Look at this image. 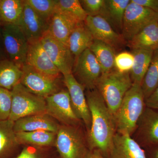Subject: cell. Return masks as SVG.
I'll list each match as a JSON object with an SVG mask.
<instances>
[{
    "instance_id": "31",
    "label": "cell",
    "mask_w": 158,
    "mask_h": 158,
    "mask_svg": "<svg viewBox=\"0 0 158 158\" xmlns=\"http://www.w3.org/2000/svg\"><path fill=\"white\" fill-rule=\"evenodd\" d=\"M58 0H25L36 13L48 22L56 10Z\"/></svg>"
},
{
    "instance_id": "15",
    "label": "cell",
    "mask_w": 158,
    "mask_h": 158,
    "mask_svg": "<svg viewBox=\"0 0 158 158\" xmlns=\"http://www.w3.org/2000/svg\"><path fill=\"white\" fill-rule=\"evenodd\" d=\"M108 158H147L145 151L129 135L116 133Z\"/></svg>"
},
{
    "instance_id": "27",
    "label": "cell",
    "mask_w": 158,
    "mask_h": 158,
    "mask_svg": "<svg viewBox=\"0 0 158 158\" xmlns=\"http://www.w3.org/2000/svg\"><path fill=\"white\" fill-rule=\"evenodd\" d=\"M89 49L100 65L102 74L113 70L116 56L113 47L102 41L94 40Z\"/></svg>"
},
{
    "instance_id": "17",
    "label": "cell",
    "mask_w": 158,
    "mask_h": 158,
    "mask_svg": "<svg viewBox=\"0 0 158 158\" xmlns=\"http://www.w3.org/2000/svg\"><path fill=\"white\" fill-rule=\"evenodd\" d=\"M26 64L51 76L60 77V73L40 44V41L29 44Z\"/></svg>"
},
{
    "instance_id": "34",
    "label": "cell",
    "mask_w": 158,
    "mask_h": 158,
    "mask_svg": "<svg viewBox=\"0 0 158 158\" xmlns=\"http://www.w3.org/2000/svg\"><path fill=\"white\" fill-rule=\"evenodd\" d=\"M80 2L88 16H96L100 15L105 0H82Z\"/></svg>"
},
{
    "instance_id": "22",
    "label": "cell",
    "mask_w": 158,
    "mask_h": 158,
    "mask_svg": "<svg viewBox=\"0 0 158 158\" xmlns=\"http://www.w3.org/2000/svg\"><path fill=\"white\" fill-rule=\"evenodd\" d=\"M131 0H105L104 5L99 15L115 27L122 28L126 9Z\"/></svg>"
},
{
    "instance_id": "36",
    "label": "cell",
    "mask_w": 158,
    "mask_h": 158,
    "mask_svg": "<svg viewBox=\"0 0 158 158\" xmlns=\"http://www.w3.org/2000/svg\"><path fill=\"white\" fill-rule=\"evenodd\" d=\"M145 105L147 107L158 111V86L152 94L145 99Z\"/></svg>"
},
{
    "instance_id": "26",
    "label": "cell",
    "mask_w": 158,
    "mask_h": 158,
    "mask_svg": "<svg viewBox=\"0 0 158 158\" xmlns=\"http://www.w3.org/2000/svg\"><path fill=\"white\" fill-rule=\"evenodd\" d=\"M22 75V69L9 59L0 60V88L11 90L19 84Z\"/></svg>"
},
{
    "instance_id": "37",
    "label": "cell",
    "mask_w": 158,
    "mask_h": 158,
    "mask_svg": "<svg viewBox=\"0 0 158 158\" xmlns=\"http://www.w3.org/2000/svg\"><path fill=\"white\" fill-rule=\"evenodd\" d=\"M140 6L158 12V0H132Z\"/></svg>"
},
{
    "instance_id": "4",
    "label": "cell",
    "mask_w": 158,
    "mask_h": 158,
    "mask_svg": "<svg viewBox=\"0 0 158 158\" xmlns=\"http://www.w3.org/2000/svg\"><path fill=\"white\" fill-rule=\"evenodd\" d=\"M12 102L9 119L19 118L36 114L46 113L45 98L31 93L20 83L11 90Z\"/></svg>"
},
{
    "instance_id": "38",
    "label": "cell",
    "mask_w": 158,
    "mask_h": 158,
    "mask_svg": "<svg viewBox=\"0 0 158 158\" xmlns=\"http://www.w3.org/2000/svg\"><path fill=\"white\" fill-rule=\"evenodd\" d=\"M144 150L147 158H158V144Z\"/></svg>"
},
{
    "instance_id": "24",
    "label": "cell",
    "mask_w": 158,
    "mask_h": 158,
    "mask_svg": "<svg viewBox=\"0 0 158 158\" xmlns=\"http://www.w3.org/2000/svg\"><path fill=\"white\" fill-rule=\"evenodd\" d=\"M134 62L130 72L133 84L141 85L153 54L154 51L143 49H133Z\"/></svg>"
},
{
    "instance_id": "29",
    "label": "cell",
    "mask_w": 158,
    "mask_h": 158,
    "mask_svg": "<svg viewBox=\"0 0 158 158\" xmlns=\"http://www.w3.org/2000/svg\"><path fill=\"white\" fill-rule=\"evenodd\" d=\"M145 99L158 86V49L153 54L146 73L141 85Z\"/></svg>"
},
{
    "instance_id": "30",
    "label": "cell",
    "mask_w": 158,
    "mask_h": 158,
    "mask_svg": "<svg viewBox=\"0 0 158 158\" xmlns=\"http://www.w3.org/2000/svg\"><path fill=\"white\" fill-rule=\"evenodd\" d=\"M56 10L65 12L80 23H83L88 16L79 0H58Z\"/></svg>"
},
{
    "instance_id": "35",
    "label": "cell",
    "mask_w": 158,
    "mask_h": 158,
    "mask_svg": "<svg viewBox=\"0 0 158 158\" xmlns=\"http://www.w3.org/2000/svg\"><path fill=\"white\" fill-rule=\"evenodd\" d=\"M15 158H46L43 154L33 149L25 148Z\"/></svg>"
},
{
    "instance_id": "33",
    "label": "cell",
    "mask_w": 158,
    "mask_h": 158,
    "mask_svg": "<svg viewBox=\"0 0 158 158\" xmlns=\"http://www.w3.org/2000/svg\"><path fill=\"white\" fill-rule=\"evenodd\" d=\"M11 90L0 88V120L9 119L11 113Z\"/></svg>"
},
{
    "instance_id": "19",
    "label": "cell",
    "mask_w": 158,
    "mask_h": 158,
    "mask_svg": "<svg viewBox=\"0 0 158 158\" xmlns=\"http://www.w3.org/2000/svg\"><path fill=\"white\" fill-rule=\"evenodd\" d=\"M60 126L47 113L36 114L23 117L14 122L15 133L45 131L56 133Z\"/></svg>"
},
{
    "instance_id": "1",
    "label": "cell",
    "mask_w": 158,
    "mask_h": 158,
    "mask_svg": "<svg viewBox=\"0 0 158 158\" xmlns=\"http://www.w3.org/2000/svg\"><path fill=\"white\" fill-rule=\"evenodd\" d=\"M85 95L91 118V127L87 138L89 149L98 151L108 158L116 133L114 116L96 88L87 90Z\"/></svg>"
},
{
    "instance_id": "42",
    "label": "cell",
    "mask_w": 158,
    "mask_h": 158,
    "mask_svg": "<svg viewBox=\"0 0 158 158\" xmlns=\"http://www.w3.org/2000/svg\"></svg>"
},
{
    "instance_id": "16",
    "label": "cell",
    "mask_w": 158,
    "mask_h": 158,
    "mask_svg": "<svg viewBox=\"0 0 158 158\" xmlns=\"http://www.w3.org/2000/svg\"><path fill=\"white\" fill-rule=\"evenodd\" d=\"M84 23L94 40L106 43L113 47L121 42L123 37L117 34L110 23L100 15L88 16Z\"/></svg>"
},
{
    "instance_id": "14",
    "label": "cell",
    "mask_w": 158,
    "mask_h": 158,
    "mask_svg": "<svg viewBox=\"0 0 158 158\" xmlns=\"http://www.w3.org/2000/svg\"><path fill=\"white\" fill-rule=\"evenodd\" d=\"M19 26L29 44L39 41L48 29L49 23L43 19L26 2Z\"/></svg>"
},
{
    "instance_id": "6",
    "label": "cell",
    "mask_w": 158,
    "mask_h": 158,
    "mask_svg": "<svg viewBox=\"0 0 158 158\" xmlns=\"http://www.w3.org/2000/svg\"><path fill=\"white\" fill-rule=\"evenodd\" d=\"M3 44L7 58L22 69L26 64L29 43L17 25H1Z\"/></svg>"
},
{
    "instance_id": "23",
    "label": "cell",
    "mask_w": 158,
    "mask_h": 158,
    "mask_svg": "<svg viewBox=\"0 0 158 158\" xmlns=\"http://www.w3.org/2000/svg\"><path fill=\"white\" fill-rule=\"evenodd\" d=\"M19 144L37 147L50 146L55 144L56 133L45 131L15 133Z\"/></svg>"
},
{
    "instance_id": "10",
    "label": "cell",
    "mask_w": 158,
    "mask_h": 158,
    "mask_svg": "<svg viewBox=\"0 0 158 158\" xmlns=\"http://www.w3.org/2000/svg\"><path fill=\"white\" fill-rule=\"evenodd\" d=\"M46 113L62 125L77 126L81 120L77 117L72 106L67 89H61L59 92L45 98Z\"/></svg>"
},
{
    "instance_id": "8",
    "label": "cell",
    "mask_w": 158,
    "mask_h": 158,
    "mask_svg": "<svg viewBox=\"0 0 158 158\" xmlns=\"http://www.w3.org/2000/svg\"><path fill=\"white\" fill-rule=\"evenodd\" d=\"M22 70L23 75L20 83L31 93L46 98L61 90L60 77L45 74L27 64Z\"/></svg>"
},
{
    "instance_id": "3",
    "label": "cell",
    "mask_w": 158,
    "mask_h": 158,
    "mask_svg": "<svg viewBox=\"0 0 158 158\" xmlns=\"http://www.w3.org/2000/svg\"><path fill=\"white\" fill-rule=\"evenodd\" d=\"M133 84L130 73H122L116 69L100 77L96 88L113 116Z\"/></svg>"
},
{
    "instance_id": "28",
    "label": "cell",
    "mask_w": 158,
    "mask_h": 158,
    "mask_svg": "<svg viewBox=\"0 0 158 158\" xmlns=\"http://www.w3.org/2000/svg\"><path fill=\"white\" fill-rule=\"evenodd\" d=\"M14 122L0 120V158H6L19 145L14 129Z\"/></svg>"
},
{
    "instance_id": "5",
    "label": "cell",
    "mask_w": 158,
    "mask_h": 158,
    "mask_svg": "<svg viewBox=\"0 0 158 158\" xmlns=\"http://www.w3.org/2000/svg\"><path fill=\"white\" fill-rule=\"evenodd\" d=\"M55 145L60 158H87L90 151L77 126H60Z\"/></svg>"
},
{
    "instance_id": "9",
    "label": "cell",
    "mask_w": 158,
    "mask_h": 158,
    "mask_svg": "<svg viewBox=\"0 0 158 158\" xmlns=\"http://www.w3.org/2000/svg\"><path fill=\"white\" fill-rule=\"evenodd\" d=\"M72 74L87 90L96 88L102 73L100 65L90 49H86L75 59Z\"/></svg>"
},
{
    "instance_id": "25",
    "label": "cell",
    "mask_w": 158,
    "mask_h": 158,
    "mask_svg": "<svg viewBox=\"0 0 158 158\" xmlns=\"http://www.w3.org/2000/svg\"><path fill=\"white\" fill-rule=\"evenodd\" d=\"M25 0H0V24L19 25Z\"/></svg>"
},
{
    "instance_id": "7",
    "label": "cell",
    "mask_w": 158,
    "mask_h": 158,
    "mask_svg": "<svg viewBox=\"0 0 158 158\" xmlns=\"http://www.w3.org/2000/svg\"><path fill=\"white\" fill-rule=\"evenodd\" d=\"M158 20V13L131 0L123 17V37L130 41L146 26Z\"/></svg>"
},
{
    "instance_id": "11",
    "label": "cell",
    "mask_w": 158,
    "mask_h": 158,
    "mask_svg": "<svg viewBox=\"0 0 158 158\" xmlns=\"http://www.w3.org/2000/svg\"><path fill=\"white\" fill-rule=\"evenodd\" d=\"M132 138L143 149L158 144V111L146 106Z\"/></svg>"
},
{
    "instance_id": "13",
    "label": "cell",
    "mask_w": 158,
    "mask_h": 158,
    "mask_svg": "<svg viewBox=\"0 0 158 158\" xmlns=\"http://www.w3.org/2000/svg\"><path fill=\"white\" fill-rule=\"evenodd\" d=\"M63 76V82L69 93L74 112L81 122H83L88 132L91 127V118L85 93V88L72 73Z\"/></svg>"
},
{
    "instance_id": "20",
    "label": "cell",
    "mask_w": 158,
    "mask_h": 158,
    "mask_svg": "<svg viewBox=\"0 0 158 158\" xmlns=\"http://www.w3.org/2000/svg\"><path fill=\"white\" fill-rule=\"evenodd\" d=\"M132 49L154 51L158 49V20L146 26L129 41Z\"/></svg>"
},
{
    "instance_id": "12",
    "label": "cell",
    "mask_w": 158,
    "mask_h": 158,
    "mask_svg": "<svg viewBox=\"0 0 158 158\" xmlns=\"http://www.w3.org/2000/svg\"><path fill=\"white\" fill-rule=\"evenodd\" d=\"M40 41L62 75L72 73L75 59L68 46L55 39L47 32Z\"/></svg>"
},
{
    "instance_id": "32",
    "label": "cell",
    "mask_w": 158,
    "mask_h": 158,
    "mask_svg": "<svg viewBox=\"0 0 158 158\" xmlns=\"http://www.w3.org/2000/svg\"><path fill=\"white\" fill-rule=\"evenodd\" d=\"M134 62V55L131 52H121L115 56L114 67L119 72L130 73L133 68Z\"/></svg>"
},
{
    "instance_id": "2",
    "label": "cell",
    "mask_w": 158,
    "mask_h": 158,
    "mask_svg": "<svg viewBox=\"0 0 158 158\" xmlns=\"http://www.w3.org/2000/svg\"><path fill=\"white\" fill-rule=\"evenodd\" d=\"M145 107L141 85L133 84L114 116L116 132L131 137Z\"/></svg>"
},
{
    "instance_id": "41",
    "label": "cell",
    "mask_w": 158,
    "mask_h": 158,
    "mask_svg": "<svg viewBox=\"0 0 158 158\" xmlns=\"http://www.w3.org/2000/svg\"></svg>"
},
{
    "instance_id": "18",
    "label": "cell",
    "mask_w": 158,
    "mask_h": 158,
    "mask_svg": "<svg viewBox=\"0 0 158 158\" xmlns=\"http://www.w3.org/2000/svg\"><path fill=\"white\" fill-rule=\"evenodd\" d=\"M81 23L65 12L56 10L49 22L47 32L55 39L68 46L69 36Z\"/></svg>"
},
{
    "instance_id": "21",
    "label": "cell",
    "mask_w": 158,
    "mask_h": 158,
    "mask_svg": "<svg viewBox=\"0 0 158 158\" xmlns=\"http://www.w3.org/2000/svg\"><path fill=\"white\" fill-rule=\"evenodd\" d=\"M94 40L92 34L85 23L79 24L71 34L68 41L69 48L75 59L90 48Z\"/></svg>"
},
{
    "instance_id": "40",
    "label": "cell",
    "mask_w": 158,
    "mask_h": 158,
    "mask_svg": "<svg viewBox=\"0 0 158 158\" xmlns=\"http://www.w3.org/2000/svg\"><path fill=\"white\" fill-rule=\"evenodd\" d=\"M87 158H106L105 157L98 151L96 150H90Z\"/></svg>"
},
{
    "instance_id": "39",
    "label": "cell",
    "mask_w": 158,
    "mask_h": 158,
    "mask_svg": "<svg viewBox=\"0 0 158 158\" xmlns=\"http://www.w3.org/2000/svg\"><path fill=\"white\" fill-rule=\"evenodd\" d=\"M6 57L7 56L4 48V44H3L2 28H1V24H0V60L8 59V58H6Z\"/></svg>"
}]
</instances>
